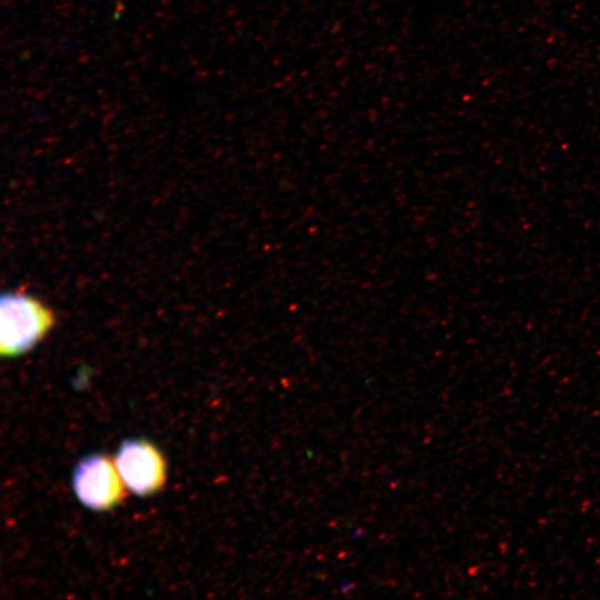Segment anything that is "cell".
I'll return each mask as SVG.
<instances>
[{
	"instance_id": "3",
	"label": "cell",
	"mask_w": 600,
	"mask_h": 600,
	"mask_svg": "<svg viewBox=\"0 0 600 600\" xmlns=\"http://www.w3.org/2000/svg\"><path fill=\"white\" fill-rule=\"evenodd\" d=\"M114 463L124 486L137 496H151L164 484L163 457L144 439L124 440L118 448Z\"/></svg>"
},
{
	"instance_id": "2",
	"label": "cell",
	"mask_w": 600,
	"mask_h": 600,
	"mask_svg": "<svg viewBox=\"0 0 600 600\" xmlns=\"http://www.w3.org/2000/svg\"><path fill=\"white\" fill-rule=\"evenodd\" d=\"M116 463L102 453L81 459L72 473L77 498L91 510H109L120 503L126 493Z\"/></svg>"
},
{
	"instance_id": "1",
	"label": "cell",
	"mask_w": 600,
	"mask_h": 600,
	"mask_svg": "<svg viewBox=\"0 0 600 600\" xmlns=\"http://www.w3.org/2000/svg\"><path fill=\"white\" fill-rule=\"evenodd\" d=\"M56 324L52 309L20 290L8 291L0 302V352L19 357L41 342Z\"/></svg>"
}]
</instances>
